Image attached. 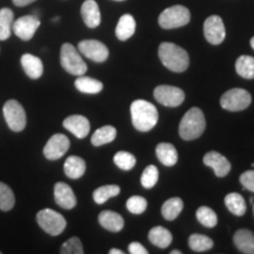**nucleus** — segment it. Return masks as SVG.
Segmentation results:
<instances>
[{
    "label": "nucleus",
    "instance_id": "nucleus-43",
    "mask_svg": "<svg viewBox=\"0 0 254 254\" xmlns=\"http://www.w3.org/2000/svg\"><path fill=\"white\" fill-rule=\"evenodd\" d=\"M171 254H182V251L174 250V251H172V252H171Z\"/></svg>",
    "mask_w": 254,
    "mask_h": 254
},
{
    "label": "nucleus",
    "instance_id": "nucleus-47",
    "mask_svg": "<svg viewBox=\"0 0 254 254\" xmlns=\"http://www.w3.org/2000/svg\"><path fill=\"white\" fill-rule=\"evenodd\" d=\"M0 254H1V252H0Z\"/></svg>",
    "mask_w": 254,
    "mask_h": 254
},
{
    "label": "nucleus",
    "instance_id": "nucleus-37",
    "mask_svg": "<svg viewBox=\"0 0 254 254\" xmlns=\"http://www.w3.org/2000/svg\"><path fill=\"white\" fill-rule=\"evenodd\" d=\"M126 207L133 214H141L147 208V200L144 196L133 195L127 200Z\"/></svg>",
    "mask_w": 254,
    "mask_h": 254
},
{
    "label": "nucleus",
    "instance_id": "nucleus-19",
    "mask_svg": "<svg viewBox=\"0 0 254 254\" xmlns=\"http://www.w3.org/2000/svg\"><path fill=\"white\" fill-rule=\"evenodd\" d=\"M24 71L31 79H39L43 75L44 65L38 57L26 53L20 59Z\"/></svg>",
    "mask_w": 254,
    "mask_h": 254
},
{
    "label": "nucleus",
    "instance_id": "nucleus-15",
    "mask_svg": "<svg viewBox=\"0 0 254 254\" xmlns=\"http://www.w3.org/2000/svg\"><path fill=\"white\" fill-rule=\"evenodd\" d=\"M63 125L67 131L71 132L73 135H75L79 139L87 136L91 128L88 119L85 118L84 116H79V114L67 117V118L64 120Z\"/></svg>",
    "mask_w": 254,
    "mask_h": 254
},
{
    "label": "nucleus",
    "instance_id": "nucleus-9",
    "mask_svg": "<svg viewBox=\"0 0 254 254\" xmlns=\"http://www.w3.org/2000/svg\"><path fill=\"white\" fill-rule=\"evenodd\" d=\"M154 98L158 103L166 107L180 106L185 100V93L182 88L170 85H160L154 90Z\"/></svg>",
    "mask_w": 254,
    "mask_h": 254
},
{
    "label": "nucleus",
    "instance_id": "nucleus-35",
    "mask_svg": "<svg viewBox=\"0 0 254 254\" xmlns=\"http://www.w3.org/2000/svg\"><path fill=\"white\" fill-rule=\"evenodd\" d=\"M113 161L114 164H116L117 166L123 171L132 170L136 164V159L134 155L129 153V152H125V151H120L118 153H116V155H114L113 158Z\"/></svg>",
    "mask_w": 254,
    "mask_h": 254
},
{
    "label": "nucleus",
    "instance_id": "nucleus-8",
    "mask_svg": "<svg viewBox=\"0 0 254 254\" xmlns=\"http://www.w3.org/2000/svg\"><path fill=\"white\" fill-rule=\"evenodd\" d=\"M4 117L9 128L14 132H21L26 127V113L19 101L8 100L4 105Z\"/></svg>",
    "mask_w": 254,
    "mask_h": 254
},
{
    "label": "nucleus",
    "instance_id": "nucleus-30",
    "mask_svg": "<svg viewBox=\"0 0 254 254\" xmlns=\"http://www.w3.org/2000/svg\"><path fill=\"white\" fill-rule=\"evenodd\" d=\"M237 73L245 79H254V58L251 56H241L236 62Z\"/></svg>",
    "mask_w": 254,
    "mask_h": 254
},
{
    "label": "nucleus",
    "instance_id": "nucleus-11",
    "mask_svg": "<svg viewBox=\"0 0 254 254\" xmlns=\"http://www.w3.org/2000/svg\"><path fill=\"white\" fill-rule=\"evenodd\" d=\"M204 34L206 40L212 45H220L226 37V30L222 19L219 15H211L204 23Z\"/></svg>",
    "mask_w": 254,
    "mask_h": 254
},
{
    "label": "nucleus",
    "instance_id": "nucleus-40",
    "mask_svg": "<svg viewBox=\"0 0 254 254\" xmlns=\"http://www.w3.org/2000/svg\"><path fill=\"white\" fill-rule=\"evenodd\" d=\"M128 252L131 254H147L148 251L141 245L140 243H131L128 245Z\"/></svg>",
    "mask_w": 254,
    "mask_h": 254
},
{
    "label": "nucleus",
    "instance_id": "nucleus-31",
    "mask_svg": "<svg viewBox=\"0 0 254 254\" xmlns=\"http://www.w3.org/2000/svg\"><path fill=\"white\" fill-rule=\"evenodd\" d=\"M120 193V187L117 185H106L101 186L93 192V199L97 204H104L107 200L117 196Z\"/></svg>",
    "mask_w": 254,
    "mask_h": 254
},
{
    "label": "nucleus",
    "instance_id": "nucleus-39",
    "mask_svg": "<svg viewBox=\"0 0 254 254\" xmlns=\"http://www.w3.org/2000/svg\"><path fill=\"white\" fill-rule=\"evenodd\" d=\"M240 184L244 186V189L251 190L254 193V171L250 170L244 172L240 176Z\"/></svg>",
    "mask_w": 254,
    "mask_h": 254
},
{
    "label": "nucleus",
    "instance_id": "nucleus-13",
    "mask_svg": "<svg viewBox=\"0 0 254 254\" xmlns=\"http://www.w3.org/2000/svg\"><path fill=\"white\" fill-rule=\"evenodd\" d=\"M69 139L65 134L57 133L52 135L44 147V155L49 160H58L66 154L69 148Z\"/></svg>",
    "mask_w": 254,
    "mask_h": 254
},
{
    "label": "nucleus",
    "instance_id": "nucleus-23",
    "mask_svg": "<svg viewBox=\"0 0 254 254\" xmlns=\"http://www.w3.org/2000/svg\"><path fill=\"white\" fill-rule=\"evenodd\" d=\"M148 240L159 249H166L172 243L173 237L167 228L163 226H155L148 232Z\"/></svg>",
    "mask_w": 254,
    "mask_h": 254
},
{
    "label": "nucleus",
    "instance_id": "nucleus-27",
    "mask_svg": "<svg viewBox=\"0 0 254 254\" xmlns=\"http://www.w3.org/2000/svg\"><path fill=\"white\" fill-rule=\"evenodd\" d=\"M225 205L232 214L241 217L246 212V201L239 193H230L225 196Z\"/></svg>",
    "mask_w": 254,
    "mask_h": 254
},
{
    "label": "nucleus",
    "instance_id": "nucleus-46",
    "mask_svg": "<svg viewBox=\"0 0 254 254\" xmlns=\"http://www.w3.org/2000/svg\"><path fill=\"white\" fill-rule=\"evenodd\" d=\"M253 213H254V205H253Z\"/></svg>",
    "mask_w": 254,
    "mask_h": 254
},
{
    "label": "nucleus",
    "instance_id": "nucleus-2",
    "mask_svg": "<svg viewBox=\"0 0 254 254\" xmlns=\"http://www.w3.org/2000/svg\"><path fill=\"white\" fill-rule=\"evenodd\" d=\"M158 53L163 65L170 71L184 72L189 68L190 57L183 47L173 43H161Z\"/></svg>",
    "mask_w": 254,
    "mask_h": 254
},
{
    "label": "nucleus",
    "instance_id": "nucleus-38",
    "mask_svg": "<svg viewBox=\"0 0 254 254\" xmlns=\"http://www.w3.org/2000/svg\"><path fill=\"white\" fill-rule=\"evenodd\" d=\"M62 254H82L84 249H82V244L79 238L73 237L68 239L66 243L63 244L62 249H60Z\"/></svg>",
    "mask_w": 254,
    "mask_h": 254
},
{
    "label": "nucleus",
    "instance_id": "nucleus-4",
    "mask_svg": "<svg viewBox=\"0 0 254 254\" xmlns=\"http://www.w3.org/2000/svg\"><path fill=\"white\" fill-rule=\"evenodd\" d=\"M60 64L63 68L69 74L73 75H84L87 71V65L79 55V52L74 46L66 43L60 50Z\"/></svg>",
    "mask_w": 254,
    "mask_h": 254
},
{
    "label": "nucleus",
    "instance_id": "nucleus-20",
    "mask_svg": "<svg viewBox=\"0 0 254 254\" xmlns=\"http://www.w3.org/2000/svg\"><path fill=\"white\" fill-rule=\"evenodd\" d=\"M64 171L65 174L71 179H79L85 174L86 171V163L85 160L77 155H71L66 159L64 164Z\"/></svg>",
    "mask_w": 254,
    "mask_h": 254
},
{
    "label": "nucleus",
    "instance_id": "nucleus-14",
    "mask_svg": "<svg viewBox=\"0 0 254 254\" xmlns=\"http://www.w3.org/2000/svg\"><path fill=\"white\" fill-rule=\"evenodd\" d=\"M204 164L213 168L215 176L219 178L226 177L231 171V163L224 155L218 152L211 151L204 155Z\"/></svg>",
    "mask_w": 254,
    "mask_h": 254
},
{
    "label": "nucleus",
    "instance_id": "nucleus-28",
    "mask_svg": "<svg viewBox=\"0 0 254 254\" xmlns=\"http://www.w3.org/2000/svg\"><path fill=\"white\" fill-rule=\"evenodd\" d=\"M184 208V202L180 198H171L164 202L161 207V214L168 221H172L179 217Z\"/></svg>",
    "mask_w": 254,
    "mask_h": 254
},
{
    "label": "nucleus",
    "instance_id": "nucleus-45",
    "mask_svg": "<svg viewBox=\"0 0 254 254\" xmlns=\"http://www.w3.org/2000/svg\"><path fill=\"white\" fill-rule=\"evenodd\" d=\"M114 1H125V0H114Z\"/></svg>",
    "mask_w": 254,
    "mask_h": 254
},
{
    "label": "nucleus",
    "instance_id": "nucleus-44",
    "mask_svg": "<svg viewBox=\"0 0 254 254\" xmlns=\"http://www.w3.org/2000/svg\"><path fill=\"white\" fill-rule=\"evenodd\" d=\"M251 46H252V49L254 50V37L251 39Z\"/></svg>",
    "mask_w": 254,
    "mask_h": 254
},
{
    "label": "nucleus",
    "instance_id": "nucleus-42",
    "mask_svg": "<svg viewBox=\"0 0 254 254\" xmlns=\"http://www.w3.org/2000/svg\"><path fill=\"white\" fill-rule=\"evenodd\" d=\"M110 254H124V251L118 249H112L110 250Z\"/></svg>",
    "mask_w": 254,
    "mask_h": 254
},
{
    "label": "nucleus",
    "instance_id": "nucleus-34",
    "mask_svg": "<svg viewBox=\"0 0 254 254\" xmlns=\"http://www.w3.org/2000/svg\"><path fill=\"white\" fill-rule=\"evenodd\" d=\"M15 204V198L13 190L9 189V186L0 182V209L7 212L13 208Z\"/></svg>",
    "mask_w": 254,
    "mask_h": 254
},
{
    "label": "nucleus",
    "instance_id": "nucleus-26",
    "mask_svg": "<svg viewBox=\"0 0 254 254\" xmlns=\"http://www.w3.org/2000/svg\"><path fill=\"white\" fill-rule=\"evenodd\" d=\"M117 136V129L113 126H103L93 133L91 142L93 146H103L112 142Z\"/></svg>",
    "mask_w": 254,
    "mask_h": 254
},
{
    "label": "nucleus",
    "instance_id": "nucleus-1",
    "mask_svg": "<svg viewBox=\"0 0 254 254\" xmlns=\"http://www.w3.org/2000/svg\"><path fill=\"white\" fill-rule=\"evenodd\" d=\"M131 116L133 126L140 132L151 131L159 120L157 107L142 99L133 101L131 105Z\"/></svg>",
    "mask_w": 254,
    "mask_h": 254
},
{
    "label": "nucleus",
    "instance_id": "nucleus-5",
    "mask_svg": "<svg viewBox=\"0 0 254 254\" xmlns=\"http://www.w3.org/2000/svg\"><path fill=\"white\" fill-rule=\"evenodd\" d=\"M190 12L183 5L171 6L163 11L159 15V25L165 30L183 27L190 23Z\"/></svg>",
    "mask_w": 254,
    "mask_h": 254
},
{
    "label": "nucleus",
    "instance_id": "nucleus-25",
    "mask_svg": "<svg viewBox=\"0 0 254 254\" xmlns=\"http://www.w3.org/2000/svg\"><path fill=\"white\" fill-rule=\"evenodd\" d=\"M74 85L78 91L87 94H97L103 91L104 88L103 82L97 80V79L85 77V75H79L78 79L74 82Z\"/></svg>",
    "mask_w": 254,
    "mask_h": 254
},
{
    "label": "nucleus",
    "instance_id": "nucleus-33",
    "mask_svg": "<svg viewBox=\"0 0 254 254\" xmlns=\"http://www.w3.org/2000/svg\"><path fill=\"white\" fill-rule=\"evenodd\" d=\"M196 219L202 226L207 228H213L217 226L218 224V217L215 212L212 208L207 207V206H201L196 211Z\"/></svg>",
    "mask_w": 254,
    "mask_h": 254
},
{
    "label": "nucleus",
    "instance_id": "nucleus-18",
    "mask_svg": "<svg viewBox=\"0 0 254 254\" xmlns=\"http://www.w3.org/2000/svg\"><path fill=\"white\" fill-rule=\"evenodd\" d=\"M233 243L244 254H254V234L250 230L241 228L233 237Z\"/></svg>",
    "mask_w": 254,
    "mask_h": 254
},
{
    "label": "nucleus",
    "instance_id": "nucleus-36",
    "mask_svg": "<svg viewBox=\"0 0 254 254\" xmlns=\"http://www.w3.org/2000/svg\"><path fill=\"white\" fill-rule=\"evenodd\" d=\"M159 179V171L154 165H148L141 174V185L145 189H152L155 186Z\"/></svg>",
    "mask_w": 254,
    "mask_h": 254
},
{
    "label": "nucleus",
    "instance_id": "nucleus-29",
    "mask_svg": "<svg viewBox=\"0 0 254 254\" xmlns=\"http://www.w3.org/2000/svg\"><path fill=\"white\" fill-rule=\"evenodd\" d=\"M13 11L7 7L0 9V40H7L11 37L13 25Z\"/></svg>",
    "mask_w": 254,
    "mask_h": 254
},
{
    "label": "nucleus",
    "instance_id": "nucleus-22",
    "mask_svg": "<svg viewBox=\"0 0 254 254\" xmlns=\"http://www.w3.org/2000/svg\"><path fill=\"white\" fill-rule=\"evenodd\" d=\"M157 158L165 166H174L178 161V152L172 144L160 142L155 148Z\"/></svg>",
    "mask_w": 254,
    "mask_h": 254
},
{
    "label": "nucleus",
    "instance_id": "nucleus-6",
    "mask_svg": "<svg viewBox=\"0 0 254 254\" xmlns=\"http://www.w3.org/2000/svg\"><path fill=\"white\" fill-rule=\"evenodd\" d=\"M37 221L38 225L47 234H50L52 237H57L59 234H62L64 230L66 228V225H67L65 218L62 214L51 208L41 209L40 212H38Z\"/></svg>",
    "mask_w": 254,
    "mask_h": 254
},
{
    "label": "nucleus",
    "instance_id": "nucleus-21",
    "mask_svg": "<svg viewBox=\"0 0 254 254\" xmlns=\"http://www.w3.org/2000/svg\"><path fill=\"white\" fill-rule=\"evenodd\" d=\"M98 219L101 226L111 232H120L125 225L122 215L113 211H103Z\"/></svg>",
    "mask_w": 254,
    "mask_h": 254
},
{
    "label": "nucleus",
    "instance_id": "nucleus-12",
    "mask_svg": "<svg viewBox=\"0 0 254 254\" xmlns=\"http://www.w3.org/2000/svg\"><path fill=\"white\" fill-rule=\"evenodd\" d=\"M40 26V20L36 15H24L20 17L18 20L13 21L12 25V31L19 39L28 41L33 38L38 28Z\"/></svg>",
    "mask_w": 254,
    "mask_h": 254
},
{
    "label": "nucleus",
    "instance_id": "nucleus-17",
    "mask_svg": "<svg viewBox=\"0 0 254 254\" xmlns=\"http://www.w3.org/2000/svg\"><path fill=\"white\" fill-rule=\"evenodd\" d=\"M81 17L85 25L90 28H95L100 25L101 14L99 6L94 0H86L81 5Z\"/></svg>",
    "mask_w": 254,
    "mask_h": 254
},
{
    "label": "nucleus",
    "instance_id": "nucleus-3",
    "mask_svg": "<svg viewBox=\"0 0 254 254\" xmlns=\"http://www.w3.org/2000/svg\"><path fill=\"white\" fill-rule=\"evenodd\" d=\"M206 128L204 112L198 107H192L183 117L179 125V135L184 140H194L202 134Z\"/></svg>",
    "mask_w": 254,
    "mask_h": 254
},
{
    "label": "nucleus",
    "instance_id": "nucleus-24",
    "mask_svg": "<svg viewBox=\"0 0 254 254\" xmlns=\"http://www.w3.org/2000/svg\"><path fill=\"white\" fill-rule=\"evenodd\" d=\"M135 20L131 14H124L122 18L119 19L118 25L116 27V36L119 40L125 41L129 39L135 32Z\"/></svg>",
    "mask_w": 254,
    "mask_h": 254
},
{
    "label": "nucleus",
    "instance_id": "nucleus-10",
    "mask_svg": "<svg viewBox=\"0 0 254 254\" xmlns=\"http://www.w3.org/2000/svg\"><path fill=\"white\" fill-rule=\"evenodd\" d=\"M78 50L81 55H84L86 58L93 60L95 63H103L109 58V49L105 44L99 40L87 39L82 40L79 43Z\"/></svg>",
    "mask_w": 254,
    "mask_h": 254
},
{
    "label": "nucleus",
    "instance_id": "nucleus-7",
    "mask_svg": "<svg viewBox=\"0 0 254 254\" xmlns=\"http://www.w3.org/2000/svg\"><path fill=\"white\" fill-rule=\"evenodd\" d=\"M252 103V97L250 92L244 88H232L226 93L222 94L220 99V105L224 110L231 111V112H238L244 111Z\"/></svg>",
    "mask_w": 254,
    "mask_h": 254
},
{
    "label": "nucleus",
    "instance_id": "nucleus-32",
    "mask_svg": "<svg viewBox=\"0 0 254 254\" xmlns=\"http://www.w3.org/2000/svg\"><path fill=\"white\" fill-rule=\"evenodd\" d=\"M189 245L190 250L194 252H205L213 247V240L204 234H192L189 239Z\"/></svg>",
    "mask_w": 254,
    "mask_h": 254
},
{
    "label": "nucleus",
    "instance_id": "nucleus-41",
    "mask_svg": "<svg viewBox=\"0 0 254 254\" xmlns=\"http://www.w3.org/2000/svg\"><path fill=\"white\" fill-rule=\"evenodd\" d=\"M15 6H19V7H23V6H27L34 2L36 0H12Z\"/></svg>",
    "mask_w": 254,
    "mask_h": 254
},
{
    "label": "nucleus",
    "instance_id": "nucleus-16",
    "mask_svg": "<svg viewBox=\"0 0 254 254\" xmlns=\"http://www.w3.org/2000/svg\"><path fill=\"white\" fill-rule=\"evenodd\" d=\"M55 199L57 205L64 209H72L77 205L73 190L65 183H57L55 185Z\"/></svg>",
    "mask_w": 254,
    "mask_h": 254
}]
</instances>
